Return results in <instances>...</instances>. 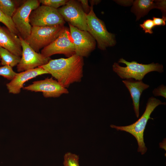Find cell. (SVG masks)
Returning <instances> with one entry per match:
<instances>
[{
  "label": "cell",
  "instance_id": "obj_1",
  "mask_svg": "<svg viewBox=\"0 0 166 166\" xmlns=\"http://www.w3.org/2000/svg\"><path fill=\"white\" fill-rule=\"evenodd\" d=\"M84 65L83 57L75 54L65 58L51 59L47 64L39 67L67 88L71 84L81 81Z\"/></svg>",
  "mask_w": 166,
  "mask_h": 166
},
{
  "label": "cell",
  "instance_id": "obj_2",
  "mask_svg": "<svg viewBox=\"0 0 166 166\" xmlns=\"http://www.w3.org/2000/svg\"><path fill=\"white\" fill-rule=\"evenodd\" d=\"M166 104L153 97L149 98L146 104L145 110L140 118L132 124L125 126H118L111 124L110 127L117 131H124L133 136L136 139L138 145L137 152L144 154L147 150L144 141V133L148 120L153 119L150 117L151 113L159 105Z\"/></svg>",
  "mask_w": 166,
  "mask_h": 166
},
{
  "label": "cell",
  "instance_id": "obj_3",
  "mask_svg": "<svg viewBox=\"0 0 166 166\" xmlns=\"http://www.w3.org/2000/svg\"><path fill=\"white\" fill-rule=\"evenodd\" d=\"M118 62L125 64L126 66H121L118 63L115 62L113 65V69L123 79L134 78L136 80H140L150 72L155 71L162 73L164 71L163 65L158 63L143 64L135 61L128 62L123 58H120Z\"/></svg>",
  "mask_w": 166,
  "mask_h": 166
},
{
  "label": "cell",
  "instance_id": "obj_4",
  "mask_svg": "<svg viewBox=\"0 0 166 166\" xmlns=\"http://www.w3.org/2000/svg\"><path fill=\"white\" fill-rule=\"evenodd\" d=\"M86 19L88 31L97 42L99 49L104 50L116 45L115 35L108 31L104 22L96 16L93 6H90Z\"/></svg>",
  "mask_w": 166,
  "mask_h": 166
},
{
  "label": "cell",
  "instance_id": "obj_5",
  "mask_svg": "<svg viewBox=\"0 0 166 166\" xmlns=\"http://www.w3.org/2000/svg\"><path fill=\"white\" fill-rule=\"evenodd\" d=\"M64 25L50 26H32L29 36L24 40L36 52L53 42L64 29Z\"/></svg>",
  "mask_w": 166,
  "mask_h": 166
},
{
  "label": "cell",
  "instance_id": "obj_6",
  "mask_svg": "<svg viewBox=\"0 0 166 166\" xmlns=\"http://www.w3.org/2000/svg\"><path fill=\"white\" fill-rule=\"evenodd\" d=\"M38 0H27L16 9L12 17L19 35L23 39L29 36L32 28L29 22V16L31 11L40 6Z\"/></svg>",
  "mask_w": 166,
  "mask_h": 166
},
{
  "label": "cell",
  "instance_id": "obj_7",
  "mask_svg": "<svg viewBox=\"0 0 166 166\" xmlns=\"http://www.w3.org/2000/svg\"><path fill=\"white\" fill-rule=\"evenodd\" d=\"M32 26L64 25L65 21L57 9L42 5L32 10L29 16Z\"/></svg>",
  "mask_w": 166,
  "mask_h": 166
},
{
  "label": "cell",
  "instance_id": "obj_8",
  "mask_svg": "<svg viewBox=\"0 0 166 166\" xmlns=\"http://www.w3.org/2000/svg\"><path fill=\"white\" fill-rule=\"evenodd\" d=\"M45 57L63 54L69 57L75 54V50L69 28L65 27L58 37L52 43L42 49L41 53Z\"/></svg>",
  "mask_w": 166,
  "mask_h": 166
},
{
  "label": "cell",
  "instance_id": "obj_9",
  "mask_svg": "<svg viewBox=\"0 0 166 166\" xmlns=\"http://www.w3.org/2000/svg\"><path fill=\"white\" fill-rule=\"evenodd\" d=\"M57 9L68 23L80 30L88 31L87 14L78 1L69 0L65 5Z\"/></svg>",
  "mask_w": 166,
  "mask_h": 166
},
{
  "label": "cell",
  "instance_id": "obj_10",
  "mask_svg": "<svg viewBox=\"0 0 166 166\" xmlns=\"http://www.w3.org/2000/svg\"><path fill=\"white\" fill-rule=\"evenodd\" d=\"M22 47V54L21 60L17 66V71L19 72L26 71L44 65L51 59L50 57H45L41 53L35 51L20 36Z\"/></svg>",
  "mask_w": 166,
  "mask_h": 166
},
{
  "label": "cell",
  "instance_id": "obj_11",
  "mask_svg": "<svg viewBox=\"0 0 166 166\" xmlns=\"http://www.w3.org/2000/svg\"><path fill=\"white\" fill-rule=\"evenodd\" d=\"M68 24L75 54L83 57H87L95 49L96 41L88 31L80 30Z\"/></svg>",
  "mask_w": 166,
  "mask_h": 166
},
{
  "label": "cell",
  "instance_id": "obj_12",
  "mask_svg": "<svg viewBox=\"0 0 166 166\" xmlns=\"http://www.w3.org/2000/svg\"><path fill=\"white\" fill-rule=\"evenodd\" d=\"M23 89L32 92H42L45 98L58 97L63 94H68L69 92L67 88L52 77L34 81Z\"/></svg>",
  "mask_w": 166,
  "mask_h": 166
},
{
  "label": "cell",
  "instance_id": "obj_13",
  "mask_svg": "<svg viewBox=\"0 0 166 166\" xmlns=\"http://www.w3.org/2000/svg\"><path fill=\"white\" fill-rule=\"evenodd\" d=\"M48 73L40 67L28 70L17 73L10 81L6 84L9 93L14 94L19 93L23 88L24 83L30 79Z\"/></svg>",
  "mask_w": 166,
  "mask_h": 166
},
{
  "label": "cell",
  "instance_id": "obj_14",
  "mask_svg": "<svg viewBox=\"0 0 166 166\" xmlns=\"http://www.w3.org/2000/svg\"><path fill=\"white\" fill-rule=\"evenodd\" d=\"M0 47L16 56L21 57L22 49L20 38L6 27H0Z\"/></svg>",
  "mask_w": 166,
  "mask_h": 166
},
{
  "label": "cell",
  "instance_id": "obj_15",
  "mask_svg": "<svg viewBox=\"0 0 166 166\" xmlns=\"http://www.w3.org/2000/svg\"><path fill=\"white\" fill-rule=\"evenodd\" d=\"M122 82L130 92L135 115L138 118L140 98L143 91L148 89L149 85L144 83L142 80H134L133 78L126 79Z\"/></svg>",
  "mask_w": 166,
  "mask_h": 166
},
{
  "label": "cell",
  "instance_id": "obj_16",
  "mask_svg": "<svg viewBox=\"0 0 166 166\" xmlns=\"http://www.w3.org/2000/svg\"><path fill=\"white\" fill-rule=\"evenodd\" d=\"M131 11L136 16V20L147 15L152 9H157L156 1L152 0H136L133 1Z\"/></svg>",
  "mask_w": 166,
  "mask_h": 166
},
{
  "label": "cell",
  "instance_id": "obj_17",
  "mask_svg": "<svg viewBox=\"0 0 166 166\" xmlns=\"http://www.w3.org/2000/svg\"><path fill=\"white\" fill-rule=\"evenodd\" d=\"M0 64L2 66L8 65L13 67L17 66L21 57L12 54L7 49L0 47Z\"/></svg>",
  "mask_w": 166,
  "mask_h": 166
},
{
  "label": "cell",
  "instance_id": "obj_18",
  "mask_svg": "<svg viewBox=\"0 0 166 166\" xmlns=\"http://www.w3.org/2000/svg\"><path fill=\"white\" fill-rule=\"evenodd\" d=\"M19 1L0 0V9L6 16L11 18L17 8Z\"/></svg>",
  "mask_w": 166,
  "mask_h": 166
},
{
  "label": "cell",
  "instance_id": "obj_19",
  "mask_svg": "<svg viewBox=\"0 0 166 166\" xmlns=\"http://www.w3.org/2000/svg\"><path fill=\"white\" fill-rule=\"evenodd\" d=\"M0 22L4 24L11 32L18 36V33L15 28L12 18L5 15L0 9Z\"/></svg>",
  "mask_w": 166,
  "mask_h": 166
},
{
  "label": "cell",
  "instance_id": "obj_20",
  "mask_svg": "<svg viewBox=\"0 0 166 166\" xmlns=\"http://www.w3.org/2000/svg\"><path fill=\"white\" fill-rule=\"evenodd\" d=\"M79 156L70 152L66 153L64 156V166H80Z\"/></svg>",
  "mask_w": 166,
  "mask_h": 166
},
{
  "label": "cell",
  "instance_id": "obj_21",
  "mask_svg": "<svg viewBox=\"0 0 166 166\" xmlns=\"http://www.w3.org/2000/svg\"><path fill=\"white\" fill-rule=\"evenodd\" d=\"M17 73L13 70L12 68L10 66L5 65L0 67V76L8 80H12Z\"/></svg>",
  "mask_w": 166,
  "mask_h": 166
},
{
  "label": "cell",
  "instance_id": "obj_22",
  "mask_svg": "<svg viewBox=\"0 0 166 166\" xmlns=\"http://www.w3.org/2000/svg\"><path fill=\"white\" fill-rule=\"evenodd\" d=\"M40 3L42 5L48 6L57 9L61 6L65 5L68 2V0H40Z\"/></svg>",
  "mask_w": 166,
  "mask_h": 166
},
{
  "label": "cell",
  "instance_id": "obj_23",
  "mask_svg": "<svg viewBox=\"0 0 166 166\" xmlns=\"http://www.w3.org/2000/svg\"><path fill=\"white\" fill-rule=\"evenodd\" d=\"M140 26L145 33L152 34L153 33L152 29L155 26L152 20L148 19L145 20L143 23L140 24Z\"/></svg>",
  "mask_w": 166,
  "mask_h": 166
},
{
  "label": "cell",
  "instance_id": "obj_24",
  "mask_svg": "<svg viewBox=\"0 0 166 166\" xmlns=\"http://www.w3.org/2000/svg\"><path fill=\"white\" fill-rule=\"evenodd\" d=\"M153 93L155 96H161L166 98V86L163 85L160 86L154 89Z\"/></svg>",
  "mask_w": 166,
  "mask_h": 166
},
{
  "label": "cell",
  "instance_id": "obj_25",
  "mask_svg": "<svg viewBox=\"0 0 166 166\" xmlns=\"http://www.w3.org/2000/svg\"><path fill=\"white\" fill-rule=\"evenodd\" d=\"M158 9L161 10L163 16L166 17V0H156Z\"/></svg>",
  "mask_w": 166,
  "mask_h": 166
},
{
  "label": "cell",
  "instance_id": "obj_26",
  "mask_svg": "<svg viewBox=\"0 0 166 166\" xmlns=\"http://www.w3.org/2000/svg\"><path fill=\"white\" fill-rule=\"evenodd\" d=\"M152 21L155 26H164L166 24V17H162V18H160L153 17Z\"/></svg>",
  "mask_w": 166,
  "mask_h": 166
},
{
  "label": "cell",
  "instance_id": "obj_27",
  "mask_svg": "<svg viewBox=\"0 0 166 166\" xmlns=\"http://www.w3.org/2000/svg\"><path fill=\"white\" fill-rule=\"evenodd\" d=\"M78 1L80 3L81 6L85 13L88 14L90 10V6L88 4V1L87 0H79Z\"/></svg>",
  "mask_w": 166,
  "mask_h": 166
},
{
  "label": "cell",
  "instance_id": "obj_28",
  "mask_svg": "<svg viewBox=\"0 0 166 166\" xmlns=\"http://www.w3.org/2000/svg\"><path fill=\"white\" fill-rule=\"evenodd\" d=\"M117 3L124 6H130L132 4L133 0H115Z\"/></svg>",
  "mask_w": 166,
  "mask_h": 166
},
{
  "label": "cell",
  "instance_id": "obj_29",
  "mask_svg": "<svg viewBox=\"0 0 166 166\" xmlns=\"http://www.w3.org/2000/svg\"><path fill=\"white\" fill-rule=\"evenodd\" d=\"M101 2V1L99 0H90L89 1V2L91 4V6H93L94 5L99 4Z\"/></svg>",
  "mask_w": 166,
  "mask_h": 166
},
{
  "label": "cell",
  "instance_id": "obj_30",
  "mask_svg": "<svg viewBox=\"0 0 166 166\" xmlns=\"http://www.w3.org/2000/svg\"><path fill=\"white\" fill-rule=\"evenodd\" d=\"M160 148L166 149V140H164L162 142L160 143Z\"/></svg>",
  "mask_w": 166,
  "mask_h": 166
},
{
  "label": "cell",
  "instance_id": "obj_31",
  "mask_svg": "<svg viewBox=\"0 0 166 166\" xmlns=\"http://www.w3.org/2000/svg\"><path fill=\"white\" fill-rule=\"evenodd\" d=\"M0 60H1V58H0Z\"/></svg>",
  "mask_w": 166,
  "mask_h": 166
},
{
  "label": "cell",
  "instance_id": "obj_32",
  "mask_svg": "<svg viewBox=\"0 0 166 166\" xmlns=\"http://www.w3.org/2000/svg\"><path fill=\"white\" fill-rule=\"evenodd\" d=\"M1 27V26L0 25V27Z\"/></svg>",
  "mask_w": 166,
  "mask_h": 166
}]
</instances>
